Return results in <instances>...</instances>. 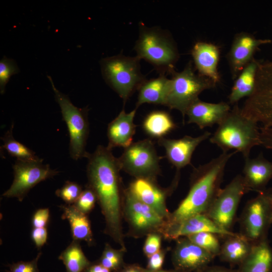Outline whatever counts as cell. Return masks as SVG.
<instances>
[{
	"instance_id": "1",
	"label": "cell",
	"mask_w": 272,
	"mask_h": 272,
	"mask_svg": "<svg viewBox=\"0 0 272 272\" xmlns=\"http://www.w3.org/2000/svg\"><path fill=\"white\" fill-rule=\"evenodd\" d=\"M87 184L95 192L104 217L105 233L125 250L121 225V194L118 158L99 146L87 157Z\"/></svg>"
},
{
	"instance_id": "2",
	"label": "cell",
	"mask_w": 272,
	"mask_h": 272,
	"mask_svg": "<svg viewBox=\"0 0 272 272\" xmlns=\"http://www.w3.org/2000/svg\"><path fill=\"white\" fill-rule=\"evenodd\" d=\"M237 152H223L217 157L194 168L185 197L172 213L166 224L180 222L197 214H206L221 189L225 170Z\"/></svg>"
},
{
	"instance_id": "3",
	"label": "cell",
	"mask_w": 272,
	"mask_h": 272,
	"mask_svg": "<svg viewBox=\"0 0 272 272\" xmlns=\"http://www.w3.org/2000/svg\"><path fill=\"white\" fill-rule=\"evenodd\" d=\"M209 141L224 153L233 150L246 159L254 147L260 145V129L258 123L244 116L236 104L218 125Z\"/></svg>"
},
{
	"instance_id": "4",
	"label": "cell",
	"mask_w": 272,
	"mask_h": 272,
	"mask_svg": "<svg viewBox=\"0 0 272 272\" xmlns=\"http://www.w3.org/2000/svg\"><path fill=\"white\" fill-rule=\"evenodd\" d=\"M139 28L134 46L136 56L151 64L160 75L171 74L179 57L171 35L159 27H148L142 23Z\"/></svg>"
},
{
	"instance_id": "5",
	"label": "cell",
	"mask_w": 272,
	"mask_h": 272,
	"mask_svg": "<svg viewBox=\"0 0 272 272\" xmlns=\"http://www.w3.org/2000/svg\"><path fill=\"white\" fill-rule=\"evenodd\" d=\"M140 61L136 56L119 54L102 58L100 61L104 81L124 103L146 80L141 72Z\"/></svg>"
},
{
	"instance_id": "6",
	"label": "cell",
	"mask_w": 272,
	"mask_h": 272,
	"mask_svg": "<svg viewBox=\"0 0 272 272\" xmlns=\"http://www.w3.org/2000/svg\"><path fill=\"white\" fill-rule=\"evenodd\" d=\"M171 74L165 106L178 110L183 117L190 106L199 99L201 92L216 86L211 80L196 74L191 62L182 71H174Z\"/></svg>"
},
{
	"instance_id": "7",
	"label": "cell",
	"mask_w": 272,
	"mask_h": 272,
	"mask_svg": "<svg viewBox=\"0 0 272 272\" xmlns=\"http://www.w3.org/2000/svg\"><path fill=\"white\" fill-rule=\"evenodd\" d=\"M47 77L51 84L55 100L60 108L63 120L67 126L71 157L75 160L87 158L89 155L86 151L89 132L88 107L80 108L75 106L67 95L56 88L51 77L49 76Z\"/></svg>"
},
{
	"instance_id": "8",
	"label": "cell",
	"mask_w": 272,
	"mask_h": 272,
	"mask_svg": "<svg viewBox=\"0 0 272 272\" xmlns=\"http://www.w3.org/2000/svg\"><path fill=\"white\" fill-rule=\"evenodd\" d=\"M241 110L262 127L272 126V61H259L254 91Z\"/></svg>"
},
{
	"instance_id": "9",
	"label": "cell",
	"mask_w": 272,
	"mask_h": 272,
	"mask_svg": "<svg viewBox=\"0 0 272 272\" xmlns=\"http://www.w3.org/2000/svg\"><path fill=\"white\" fill-rule=\"evenodd\" d=\"M160 159L149 139L132 143L118 158L121 170L135 178L153 180L161 172Z\"/></svg>"
},
{
	"instance_id": "10",
	"label": "cell",
	"mask_w": 272,
	"mask_h": 272,
	"mask_svg": "<svg viewBox=\"0 0 272 272\" xmlns=\"http://www.w3.org/2000/svg\"><path fill=\"white\" fill-rule=\"evenodd\" d=\"M271 224V207L264 190L246 203L240 217L239 234L254 244L267 239Z\"/></svg>"
},
{
	"instance_id": "11",
	"label": "cell",
	"mask_w": 272,
	"mask_h": 272,
	"mask_svg": "<svg viewBox=\"0 0 272 272\" xmlns=\"http://www.w3.org/2000/svg\"><path fill=\"white\" fill-rule=\"evenodd\" d=\"M246 192L243 176L236 175L221 188L206 215L220 228L231 231L239 204Z\"/></svg>"
},
{
	"instance_id": "12",
	"label": "cell",
	"mask_w": 272,
	"mask_h": 272,
	"mask_svg": "<svg viewBox=\"0 0 272 272\" xmlns=\"http://www.w3.org/2000/svg\"><path fill=\"white\" fill-rule=\"evenodd\" d=\"M14 180L10 188L2 196L16 197L22 201L29 191L41 181L52 178L59 171L52 169L43 160L22 161L17 160L13 165Z\"/></svg>"
},
{
	"instance_id": "13",
	"label": "cell",
	"mask_w": 272,
	"mask_h": 272,
	"mask_svg": "<svg viewBox=\"0 0 272 272\" xmlns=\"http://www.w3.org/2000/svg\"><path fill=\"white\" fill-rule=\"evenodd\" d=\"M125 214L131 228L139 233L158 232L162 234L167 220L153 209L125 191Z\"/></svg>"
},
{
	"instance_id": "14",
	"label": "cell",
	"mask_w": 272,
	"mask_h": 272,
	"mask_svg": "<svg viewBox=\"0 0 272 272\" xmlns=\"http://www.w3.org/2000/svg\"><path fill=\"white\" fill-rule=\"evenodd\" d=\"M172 254L175 269L183 272H201L215 257L186 237L177 239Z\"/></svg>"
},
{
	"instance_id": "15",
	"label": "cell",
	"mask_w": 272,
	"mask_h": 272,
	"mask_svg": "<svg viewBox=\"0 0 272 272\" xmlns=\"http://www.w3.org/2000/svg\"><path fill=\"white\" fill-rule=\"evenodd\" d=\"M270 42L269 39H257L248 33L237 34L227 55L233 79L254 59L253 55L259 46Z\"/></svg>"
},
{
	"instance_id": "16",
	"label": "cell",
	"mask_w": 272,
	"mask_h": 272,
	"mask_svg": "<svg viewBox=\"0 0 272 272\" xmlns=\"http://www.w3.org/2000/svg\"><path fill=\"white\" fill-rule=\"evenodd\" d=\"M211 133L206 131L196 137L185 135L178 139L165 138L158 140V144L163 147L169 162L179 171L190 164L192 155L202 142L209 139Z\"/></svg>"
},
{
	"instance_id": "17",
	"label": "cell",
	"mask_w": 272,
	"mask_h": 272,
	"mask_svg": "<svg viewBox=\"0 0 272 272\" xmlns=\"http://www.w3.org/2000/svg\"><path fill=\"white\" fill-rule=\"evenodd\" d=\"M209 232L225 237L236 233L223 229L206 214H197L177 223L166 224L162 232L167 239H178L196 233Z\"/></svg>"
},
{
	"instance_id": "18",
	"label": "cell",
	"mask_w": 272,
	"mask_h": 272,
	"mask_svg": "<svg viewBox=\"0 0 272 272\" xmlns=\"http://www.w3.org/2000/svg\"><path fill=\"white\" fill-rule=\"evenodd\" d=\"M128 190L138 199L153 209L167 221L170 215L166 205L168 190L158 186L155 180L135 178Z\"/></svg>"
},
{
	"instance_id": "19",
	"label": "cell",
	"mask_w": 272,
	"mask_h": 272,
	"mask_svg": "<svg viewBox=\"0 0 272 272\" xmlns=\"http://www.w3.org/2000/svg\"><path fill=\"white\" fill-rule=\"evenodd\" d=\"M195 69L200 76L213 81L216 84L220 81L218 63L220 56V47L211 42L197 41L191 50Z\"/></svg>"
},
{
	"instance_id": "20",
	"label": "cell",
	"mask_w": 272,
	"mask_h": 272,
	"mask_svg": "<svg viewBox=\"0 0 272 272\" xmlns=\"http://www.w3.org/2000/svg\"><path fill=\"white\" fill-rule=\"evenodd\" d=\"M231 109L229 104L226 102L210 103L198 99L186 111L187 122L195 124L200 129L212 127L218 125Z\"/></svg>"
},
{
	"instance_id": "21",
	"label": "cell",
	"mask_w": 272,
	"mask_h": 272,
	"mask_svg": "<svg viewBox=\"0 0 272 272\" xmlns=\"http://www.w3.org/2000/svg\"><path fill=\"white\" fill-rule=\"evenodd\" d=\"M243 179L248 191L259 193L266 189L272 179V162L265 159L262 154L254 158L245 159L243 169Z\"/></svg>"
},
{
	"instance_id": "22",
	"label": "cell",
	"mask_w": 272,
	"mask_h": 272,
	"mask_svg": "<svg viewBox=\"0 0 272 272\" xmlns=\"http://www.w3.org/2000/svg\"><path fill=\"white\" fill-rule=\"evenodd\" d=\"M137 108L128 113L123 109L108 125L107 137L108 145L107 147L112 150L115 147H122L124 149L132 143L133 137L135 133L136 125L134 123V118Z\"/></svg>"
},
{
	"instance_id": "23",
	"label": "cell",
	"mask_w": 272,
	"mask_h": 272,
	"mask_svg": "<svg viewBox=\"0 0 272 272\" xmlns=\"http://www.w3.org/2000/svg\"><path fill=\"white\" fill-rule=\"evenodd\" d=\"M171 79L165 75L147 80L138 89L136 108L145 103L166 105Z\"/></svg>"
},
{
	"instance_id": "24",
	"label": "cell",
	"mask_w": 272,
	"mask_h": 272,
	"mask_svg": "<svg viewBox=\"0 0 272 272\" xmlns=\"http://www.w3.org/2000/svg\"><path fill=\"white\" fill-rule=\"evenodd\" d=\"M59 207L62 211L61 218L67 220L70 224L73 240H83L89 245H92L93 237L87 215L80 211L73 205H61Z\"/></svg>"
},
{
	"instance_id": "25",
	"label": "cell",
	"mask_w": 272,
	"mask_h": 272,
	"mask_svg": "<svg viewBox=\"0 0 272 272\" xmlns=\"http://www.w3.org/2000/svg\"><path fill=\"white\" fill-rule=\"evenodd\" d=\"M238 272H272V248L267 239L254 244Z\"/></svg>"
},
{
	"instance_id": "26",
	"label": "cell",
	"mask_w": 272,
	"mask_h": 272,
	"mask_svg": "<svg viewBox=\"0 0 272 272\" xmlns=\"http://www.w3.org/2000/svg\"><path fill=\"white\" fill-rule=\"evenodd\" d=\"M226 237L218 256L224 262L239 266L249 255L253 244L239 233Z\"/></svg>"
},
{
	"instance_id": "27",
	"label": "cell",
	"mask_w": 272,
	"mask_h": 272,
	"mask_svg": "<svg viewBox=\"0 0 272 272\" xmlns=\"http://www.w3.org/2000/svg\"><path fill=\"white\" fill-rule=\"evenodd\" d=\"M258 62L254 58L235 79L228 97L230 104L235 105L241 99L248 98L252 94L255 88Z\"/></svg>"
},
{
	"instance_id": "28",
	"label": "cell",
	"mask_w": 272,
	"mask_h": 272,
	"mask_svg": "<svg viewBox=\"0 0 272 272\" xmlns=\"http://www.w3.org/2000/svg\"><path fill=\"white\" fill-rule=\"evenodd\" d=\"M176 127L170 115L166 111L155 110L149 113L143 122L145 132L150 137L160 139Z\"/></svg>"
},
{
	"instance_id": "29",
	"label": "cell",
	"mask_w": 272,
	"mask_h": 272,
	"mask_svg": "<svg viewBox=\"0 0 272 272\" xmlns=\"http://www.w3.org/2000/svg\"><path fill=\"white\" fill-rule=\"evenodd\" d=\"M58 258L64 264L66 272H84L91 263L83 251L79 241L75 240L61 252Z\"/></svg>"
},
{
	"instance_id": "30",
	"label": "cell",
	"mask_w": 272,
	"mask_h": 272,
	"mask_svg": "<svg viewBox=\"0 0 272 272\" xmlns=\"http://www.w3.org/2000/svg\"><path fill=\"white\" fill-rule=\"evenodd\" d=\"M14 124L11 128L6 132L2 139L4 144L2 148L12 156L17 158V160L22 161H38L39 158L35 152L24 145L23 144L16 140L13 135V129Z\"/></svg>"
},
{
	"instance_id": "31",
	"label": "cell",
	"mask_w": 272,
	"mask_h": 272,
	"mask_svg": "<svg viewBox=\"0 0 272 272\" xmlns=\"http://www.w3.org/2000/svg\"><path fill=\"white\" fill-rule=\"evenodd\" d=\"M217 235L212 232H202L186 237L215 257L219 255L221 246Z\"/></svg>"
},
{
	"instance_id": "32",
	"label": "cell",
	"mask_w": 272,
	"mask_h": 272,
	"mask_svg": "<svg viewBox=\"0 0 272 272\" xmlns=\"http://www.w3.org/2000/svg\"><path fill=\"white\" fill-rule=\"evenodd\" d=\"M125 250L115 249L109 244H106L102 255L97 262L111 271L119 269L125 264L123 261V255Z\"/></svg>"
},
{
	"instance_id": "33",
	"label": "cell",
	"mask_w": 272,
	"mask_h": 272,
	"mask_svg": "<svg viewBox=\"0 0 272 272\" xmlns=\"http://www.w3.org/2000/svg\"><path fill=\"white\" fill-rule=\"evenodd\" d=\"M83 189L78 183L66 181L63 185L55 191V194L67 205H73L81 195Z\"/></svg>"
},
{
	"instance_id": "34",
	"label": "cell",
	"mask_w": 272,
	"mask_h": 272,
	"mask_svg": "<svg viewBox=\"0 0 272 272\" xmlns=\"http://www.w3.org/2000/svg\"><path fill=\"white\" fill-rule=\"evenodd\" d=\"M19 72V69L13 59L4 56L0 61V92L3 94L11 77Z\"/></svg>"
},
{
	"instance_id": "35",
	"label": "cell",
	"mask_w": 272,
	"mask_h": 272,
	"mask_svg": "<svg viewBox=\"0 0 272 272\" xmlns=\"http://www.w3.org/2000/svg\"><path fill=\"white\" fill-rule=\"evenodd\" d=\"M96 201H97V197L96 193L87 184L73 205L80 211L87 215L93 209Z\"/></svg>"
},
{
	"instance_id": "36",
	"label": "cell",
	"mask_w": 272,
	"mask_h": 272,
	"mask_svg": "<svg viewBox=\"0 0 272 272\" xmlns=\"http://www.w3.org/2000/svg\"><path fill=\"white\" fill-rule=\"evenodd\" d=\"M162 241V234L158 232L149 233L143 247L144 254L148 258L160 251Z\"/></svg>"
},
{
	"instance_id": "37",
	"label": "cell",
	"mask_w": 272,
	"mask_h": 272,
	"mask_svg": "<svg viewBox=\"0 0 272 272\" xmlns=\"http://www.w3.org/2000/svg\"><path fill=\"white\" fill-rule=\"evenodd\" d=\"M42 255L40 251L35 258L31 261H20L9 265V272H40L38 267V261Z\"/></svg>"
},
{
	"instance_id": "38",
	"label": "cell",
	"mask_w": 272,
	"mask_h": 272,
	"mask_svg": "<svg viewBox=\"0 0 272 272\" xmlns=\"http://www.w3.org/2000/svg\"><path fill=\"white\" fill-rule=\"evenodd\" d=\"M50 212L48 208H41L33 214L31 223L33 228L46 227L49 221Z\"/></svg>"
},
{
	"instance_id": "39",
	"label": "cell",
	"mask_w": 272,
	"mask_h": 272,
	"mask_svg": "<svg viewBox=\"0 0 272 272\" xmlns=\"http://www.w3.org/2000/svg\"><path fill=\"white\" fill-rule=\"evenodd\" d=\"M167 250H160L148 258L147 269L149 271H156L162 269Z\"/></svg>"
},
{
	"instance_id": "40",
	"label": "cell",
	"mask_w": 272,
	"mask_h": 272,
	"mask_svg": "<svg viewBox=\"0 0 272 272\" xmlns=\"http://www.w3.org/2000/svg\"><path fill=\"white\" fill-rule=\"evenodd\" d=\"M31 239L37 247L40 250L47 242L48 232L47 227L33 228L31 233Z\"/></svg>"
},
{
	"instance_id": "41",
	"label": "cell",
	"mask_w": 272,
	"mask_h": 272,
	"mask_svg": "<svg viewBox=\"0 0 272 272\" xmlns=\"http://www.w3.org/2000/svg\"><path fill=\"white\" fill-rule=\"evenodd\" d=\"M259 129L260 145L272 150V126L261 127Z\"/></svg>"
},
{
	"instance_id": "42",
	"label": "cell",
	"mask_w": 272,
	"mask_h": 272,
	"mask_svg": "<svg viewBox=\"0 0 272 272\" xmlns=\"http://www.w3.org/2000/svg\"><path fill=\"white\" fill-rule=\"evenodd\" d=\"M115 272H148L147 268H144L136 264H124L119 269Z\"/></svg>"
},
{
	"instance_id": "43",
	"label": "cell",
	"mask_w": 272,
	"mask_h": 272,
	"mask_svg": "<svg viewBox=\"0 0 272 272\" xmlns=\"http://www.w3.org/2000/svg\"><path fill=\"white\" fill-rule=\"evenodd\" d=\"M201 272H238L237 269L229 268L221 266H208Z\"/></svg>"
},
{
	"instance_id": "44",
	"label": "cell",
	"mask_w": 272,
	"mask_h": 272,
	"mask_svg": "<svg viewBox=\"0 0 272 272\" xmlns=\"http://www.w3.org/2000/svg\"><path fill=\"white\" fill-rule=\"evenodd\" d=\"M84 272H111V270L96 262L91 263Z\"/></svg>"
},
{
	"instance_id": "45",
	"label": "cell",
	"mask_w": 272,
	"mask_h": 272,
	"mask_svg": "<svg viewBox=\"0 0 272 272\" xmlns=\"http://www.w3.org/2000/svg\"><path fill=\"white\" fill-rule=\"evenodd\" d=\"M265 192H266L267 196L268 198L269 201L270 202L271 213H272V190L270 189H266Z\"/></svg>"
},
{
	"instance_id": "46",
	"label": "cell",
	"mask_w": 272,
	"mask_h": 272,
	"mask_svg": "<svg viewBox=\"0 0 272 272\" xmlns=\"http://www.w3.org/2000/svg\"><path fill=\"white\" fill-rule=\"evenodd\" d=\"M148 272H150V271H148ZM152 272H183V271L177 270V269H172V270H163V269H161V270H158V271H152Z\"/></svg>"
}]
</instances>
